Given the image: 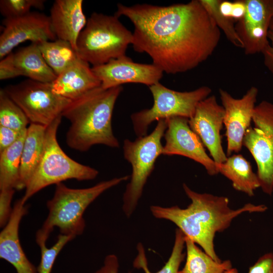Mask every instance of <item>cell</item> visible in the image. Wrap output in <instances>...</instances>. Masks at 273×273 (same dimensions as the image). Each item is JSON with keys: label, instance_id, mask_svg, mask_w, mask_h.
Listing matches in <instances>:
<instances>
[{"label": "cell", "instance_id": "17", "mask_svg": "<svg viewBox=\"0 0 273 273\" xmlns=\"http://www.w3.org/2000/svg\"><path fill=\"white\" fill-rule=\"evenodd\" d=\"M27 211L22 198L17 200L8 222L0 233V257L12 264L17 273H37V268L26 257L19 237L20 223Z\"/></svg>", "mask_w": 273, "mask_h": 273}, {"label": "cell", "instance_id": "15", "mask_svg": "<svg viewBox=\"0 0 273 273\" xmlns=\"http://www.w3.org/2000/svg\"><path fill=\"white\" fill-rule=\"evenodd\" d=\"M246 13L235 28L246 55L262 53L269 44L268 33L273 18V0H245Z\"/></svg>", "mask_w": 273, "mask_h": 273}, {"label": "cell", "instance_id": "26", "mask_svg": "<svg viewBox=\"0 0 273 273\" xmlns=\"http://www.w3.org/2000/svg\"><path fill=\"white\" fill-rule=\"evenodd\" d=\"M185 242L186 236L179 229H176L170 256L162 268L156 272L149 270L144 247L139 243L136 247L138 253L133 262V267L142 269L145 273H178L180 264L186 256L183 251Z\"/></svg>", "mask_w": 273, "mask_h": 273}, {"label": "cell", "instance_id": "30", "mask_svg": "<svg viewBox=\"0 0 273 273\" xmlns=\"http://www.w3.org/2000/svg\"><path fill=\"white\" fill-rule=\"evenodd\" d=\"M44 0H1L0 12L5 18L17 17L30 12L32 8L42 10Z\"/></svg>", "mask_w": 273, "mask_h": 273}, {"label": "cell", "instance_id": "20", "mask_svg": "<svg viewBox=\"0 0 273 273\" xmlns=\"http://www.w3.org/2000/svg\"><path fill=\"white\" fill-rule=\"evenodd\" d=\"M13 60L20 75L28 79L52 83L57 77L44 60L38 43H31L13 53Z\"/></svg>", "mask_w": 273, "mask_h": 273}, {"label": "cell", "instance_id": "34", "mask_svg": "<svg viewBox=\"0 0 273 273\" xmlns=\"http://www.w3.org/2000/svg\"><path fill=\"white\" fill-rule=\"evenodd\" d=\"M23 131H18L0 125V152L15 143L19 138Z\"/></svg>", "mask_w": 273, "mask_h": 273}, {"label": "cell", "instance_id": "37", "mask_svg": "<svg viewBox=\"0 0 273 273\" xmlns=\"http://www.w3.org/2000/svg\"><path fill=\"white\" fill-rule=\"evenodd\" d=\"M246 11V6L245 1H236L233 2L232 19L238 21L244 16Z\"/></svg>", "mask_w": 273, "mask_h": 273}, {"label": "cell", "instance_id": "14", "mask_svg": "<svg viewBox=\"0 0 273 273\" xmlns=\"http://www.w3.org/2000/svg\"><path fill=\"white\" fill-rule=\"evenodd\" d=\"M92 68L101 81V87L105 89L128 83H142L150 86L159 82L163 74V71L155 64L136 63L126 55Z\"/></svg>", "mask_w": 273, "mask_h": 273}, {"label": "cell", "instance_id": "33", "mask_svg": "<svg viewBox=\"0 0 273 273\" xmlns=\"http://www.w3.org/2000/svg\"><path fill=\"white\" fill-rule=\"evenodd\" d=\"M248 273H273V253H266L260 257L249 267Z\"/></svg>", "mask_w": 273, "mask_h": 273}, {"label": "cell", "instance_id": "25", "mask_svg": "<svg viewBox=\"0 0 273 273\" xmlns=\"http://www.w3.org/2000/svg\"><path fill=\"white\" fill-rule=\"evenodd\" d=\"M38 45L46 63L57 76L79 58L71 43L65 40L57 39Z\"/></svg>", "mask_w": 273, "mask_h": 273}, {"label": "cell", "instance_id": "16", "mask_svg": "<svg viewBox=\"0 0 273 273\" xmlns=\"http://www.w3.org/2000/svg\"><path fill=\"white\" fill-rule=\"evenodd\" d=\"M255 127H249L243 140L245 147L254 158L257 166V175L264 193L273 192V123L259 120Z\"/></svg>", "mask_w": 273, "mask_h": 273}, {"label": "cell", "instance_id": "31", "mask_svg": "<svg viewBox=\"0 0 273 273\" xmlns=\"http://www.w3.org/2000/svg\"><path fill=\"white\" fill-rule=\"evenodd\" d=\"M14 189L0 190V226L4 227L11 215L13 208L11 202L15 193Z\"/></svg>", "mask_w": 273, "mask_h": 273}, {"label": "cell", "instance_id": "4", "mask_svg": "<svg viewBox=\"0 0 273 273\" xmlns=\"http://www.w3.org/2000/svg\"><path fill=\"white\" fill-rule=\"evenodd\" d=\"M130 178L129 175L115 177L84 189H72L62 183L56 185L52 198L47 202L48 215L36 233L37 244L46 243L55 227L60 234L76 237L81 235L85 223L83 213L87 207L100 195Z\"/></svg>", "mask_w": 273, "mask_h": 273}, {"label": "cell", "instance_id": "23", "mask_svg": "<svg viewBox=\"0 0 273 273\" xmlns=\"http://www.w3.org/2000/svg\"><path fill=\"white\" fill-rule=\"evenodd\" d=\"M27 129L15 143L0 152V190H20V169Z\"/></svg>", "mask_w": 273, "mask_h": 273}, {"label": "cell", "instance_id": "22", "mask_svg": "<svg viewBox=\"0 0 273 273\" xmlns=\"http://www.w3.org/2000/svg\"><path fill=\"white\" fill-rule=\"evenodd\" d=\"M217 166L219 173L229 178L237 191L252 197L254 195V191L260 188L257 174L253 171L250 162L242 155L228 157L224 162L217 164Z\"/></svg>", "mask_w": 273, "mask_h": 273}, {"label": "cell", "instance_id": "12", "mask_svg": "<svg viewBox=\"0 0 273 273\" xmlns=\"http://www.w3.org/2000/svg\"><path fill=\"white\" fill-rule=\"evenodd\" d=\"M221 104L224 110L223 124L227 139L226 156L239 152L247 129L250 127L258 90L251 87L240 99L234 98L227 91L219 89Z\"/></svg>", "mask_w": 273, "mask_h": 273}, {"label": "cell", "instance_id": "38", "mask_svg": "<svg viewBox=\"0 0 273 273\" xmlns=\"http://www.w3.org/2000/svg\"><path fill=\"white\" fill-rule=\"evenodd\" d=\"M232 8L233 2L221 1L219 6V10L221 15L224 17L232 19Z\"/></svg>", "mask_w": 273, "mask_h": 273}, {"label": "cell", "instance_id": "36", "mask_svg": "<svg viewBox=\"0 0 273 273\" xmlns=\"http://www.w3.org/2000/svg\"><path fill=\"white\" fill-rule=\"evenodd\" d=\"M118 267L117 256L114 254H109L105 257L103 266L95 273H118Z\"/></svg>", "mask_w": 273, "mask_h": 273}, {"label": "cell", "instance_id": "39", "mask_svg": "<svg viewBox=\"0 0 273 273\" xmlns=\"http://www.w3.org/2000/svg\"><path fill=\"white\" fill-rule=\"evenodd\" d=\"M224 273H239V272L237 268L232 267L230 269L225 271Z\"/></svg>", "mask_w": 273, "mask_h": 273}, {"label": "cell", "instance_id": "28", "mask_svg": "<svg viewBox=\"0 0 273 273\" xmlns=\"http://www.w3.org/2000/svg\"><path fill=\"white\" fill-rule=\"evenodd\" d=\"M200 1L218 28L223 31L227 39L234 46L243 49V42L237 32L233 20L224 17L219 11V6L221 0Z\"/></svg>", "mask_w": 273, "mask_h": 273}, {"label": "cell", "instance_id": "3", "mask_svg": "<svg viewBox=\"0 0 273 273\" xmlns=\"http://www.w3.org/2000/svg\"><path fill=\"white\" fill-rule=\"evenodd\" d=\"M122 90L121 86L107 89L101 86L71 102L62 114L70 123L66 135L69 148L85 152L95 145L119 147L112 130V117Z\"/></svg>", "mask_w": 273, "mask_h": 273}, {"label": "cell", "instance_id": "8", "mask_svg": "<svg viewBox=\"0 0 273 273\" xmlns=\"http://www.w3.org/2000/svg\"><path fill=\"white\" fill-rule=\"evenodd\" d=\"M153 97L152 107L135 112L131 119L138 137L147 135L150 124L155 121L174 116L191 118L198 104L209 96L212 90L202 86L189 92L170 89L158 82L149 86Z\"/></svg>", "mask_w": 273, "mask_h": 273}, {"label": "cell", "instance_id": "40", "mask_svg": "<svg viewBox=\"0 0 273 273\" xmlns=\"http://www.w3.org/2000/svg\"><path fill=\"white\" fill-rule=\"evenodd\" d=\"M269 30L273 31V18L272 19L270 24Z\"/></svg>", "mask_w": 273, "mask_h": 273}, {"label": "cell", "instance_id": "10", "mask_svg": "<svg viewBox=\"0 0 273 273\" xmlns=\"http://www.w3.org/2000/svg\"><path fill=\"white\" fill-rule=\"evenodd\" d=\"M0 35V59L5 57L19 44L29 40L39 43L57 38L53 32L49 16L30 12L22 16L5 18Z\"/></svg>", "mask_w": 273, "mask_h": 273}, {"label": "cell", "instance_id": "29", "mask_svg": "<svg viewBox=\"0 0 273 273\" xmlns=\"http://www.w3.org/2000/svg\"><path fill=\"white\" fill-rule=\"evenodd\" d=\"M75 237L60 234L55 244L51 248L46 246V243L38 244L40 248L41 259L37 267V273H51L55 259L64 246Z\"/></svg>", "mask_w": 273, "mask_h": 273}, {"label": "cell", "instance_id": "9", "mask_svg": "<svg viewBox=\"0 0 273 273\" xmlns=\"http://www.w3.org/2000/svg\"><path fill=\"white\" fill-rule=\"evenodd\" d=\"M21 109L30 123L48 127L62 114L72 101L53 92L51 83L27 79L3 88Z\"/></svg>", "mask_w": 273, "mask_h": 273}, {"label": "cell", "instance_id": "2", "mask_svg": "<svg viewBox=\"0 0 273 273\" xmlns=\"http://www.w3.org/2000/svg\"><path fill=\"white\" fill-rule=\"evenodd\" d=\"M184 190L191 200L186 208L177 205L150 207L152 215L158 219L174 223L186 236L217 262L222 260L217 255L214 244L217 233L222 232L231 225L233 220L245 212H262L267 207L264 205L247 203L237 209H231L229 199L208 193H199L192 190L186 184Z\"/></svg>", "mask_w": 273, "mask_h": 273}, {"label": "cell", "instance_id": "5", "mask_svg": "<svg viewBox=\"0 0 273 273\" xmlns=\"http://www.w3.org/2000/svg\"><path fill=\"white\" fill-rule=\"evenodd\" d=\"M132 39V33L116 16L94 12L78 36L76 52L93 66L101 65L125 55Z\"/></svg>", "mask_w": 273, "mask_h": 273}, {"label": "cell", "instance_id": "27", "mask_svg": "<svg viewBox=\"0 0 273 273\" xmlns=\"http://www.w3.org/2000/svg\"><path fill=\"white\" fill-rule=\"evenodd\" d=\"M30 121L21 109L9 97L3 88L0 90V125L18 131L27 128Z\"/></svg>", "mask_w": 273, "mask_h": 273}, {"label": "cell", "instance_id": "19", "mask_svg": "<svg viewBox=\"0 0 273 273\" xmlns=\"http://www.w3.org/2000/svg\"><path fill=\"white\" fill-rule=\"evenodd\" d=\"M55 94L72 101L101 86V82L87 62L79 58L51 83Z\"/></svg>", "mask_w": 273, "mask_h": 273}, {"label": "cell", "instance_id": "18", "mask_svg": "<svg viewBox=\"0 0 273 273\" xmlns=\"http://www.w3.org/2000/svg\"><path fill=\"white\" fill-rule=\"evenodd\" d=\"M82 4V0H56L49 16L57 38L69 42L76 51L78 36L87 22Z\"/></svg>", "mask_w": 273, "mask_h": 273}, {"label": "cell", "instance_id": "6", "mask_svg": "<svg viewBox=\"0 0 273 273\" xmlns=\"http://www.w3.org/2000/svg\"><path fill=\"white\" fill-rule=\"evenodd\" d=\"M62 117L47 127L44 148L39 163L25 188L22 198L24 203L41 189L69 179L88 180L95 179L99 171L79 163L67 155L57 139Z\"/></svg>", "mask_w": 273, "mask_h": 273}, {"label": "cell", "instance_id": "7", "mask_svg": "<svg viewBox=\"0 0 273 273\" xmlns=\"http://www.w3.org/2000/svg\"><path fill=\"white\" fill-rule=\"evenodd\" d=\"M166 128V119H160L150 134L138 137L133 141L125 139L123 142L124 157L132 167L130 180L123 197L122 209L128 217L138 205L157 159L162 154L161 140Z\"/></svg>", "mask_w": 273, "mask_h": 273}, {"label": "cell", "instance_id": "35", "mask_svg": "<svg viewBox=\"0 0 273 273\" xmlns=\"http://www.w3.org/2000/svg\"><path fill=\"white\" fill-rule=\"evenodd\" d=\"M269 44L261 53L263 56L264 64L267 69L273 74V31L268 33Z\"/></svg>", "mask_w": 273, "mask_h": 273}, {"label": "cell", "instance_id": "1", "mask_svg": "<svg viewBox=\"0 0 273 273\" xmlns=\"http://www.w3.org/2000/svg\"><path fill=\"white\" fill-rule=\"evenodd\" d=\"M134 26L131 44L163 72L175 74L198 67L217 48L220 29L200 0L167 6L117 5L114 14Z\"/></svg>", "mask_w": 273, "mask_h": 273}, {"label": "cell", "instance_id": "13", "mask_svg": "<svg viewBox=\"0 0 273 273\" xmlns=\"http://www.w3.org/2000/svg\"><path fill=\"white\" fill-rule=\"evenodd\" d=\"M224 116L223 106L219 105L216 97L212 95L198 104L194 115L189 119L190 128L217 164L224 162L228 158L222 146L220 134L224 124Z\"/></svg>", "mask_w": 273, "mask_h": 273}, {"label": "cell", "instance_id": "11", "mask_svg": "<svg viewBox=\"0 0 273 273\" xmlns=\"http://www.w3.org/2000/svg\"><path fill=\"white\" fill-rule=\"evenodd\" d=\"M166 119L165 144L162 154L189 158L202 165L209 175L219 173L217 164L206 153L201 140L190 128L189 119L174 116Z\"/></svg>", "mask_w": 273, "mask_h": 273}, {"label": "cell", "instance_id": "32", "mask_svg": "<svg viewBox=\"0 0 273 273\" xmlns=\"http://www.w3.org/2000/svg\"><path fill=\"white\" fill-rule=\"evenodd\" d=\"M21 76L14 65L13 60V52L1 59L0 62V79H11Z\"/></svg>", "mask_w": 273, "mask_h": 273}, {"label": "cell", "instance_id": "21", "mask_svg": "<svg viewBox=\"0 0 273 273\" xmlns=\"http://www.w3.org/2000/svg\"><path fill=\"white\" fill-rule=\"evenodd\" d=\"M47 127L30 123L27 127L21 155L20 190L27 186L41 159Z\"/></svg>", "mask_w": 273, "mask_h": 273}, {"label": "cell", "instance_id": "24", "mask_svg": "<svg viewBox=\"0 0 273 273\" xmlns=\"http://www.w3.org/2000/svg\"><path fill=\"white\" fill-rule=\"evenodd\" d=\"M186 263L178 273H224L232 268L230 260L217 262L186 237Z\"/></svg>", "mask_w": 273, "mask_h": 273}]
</instances>
